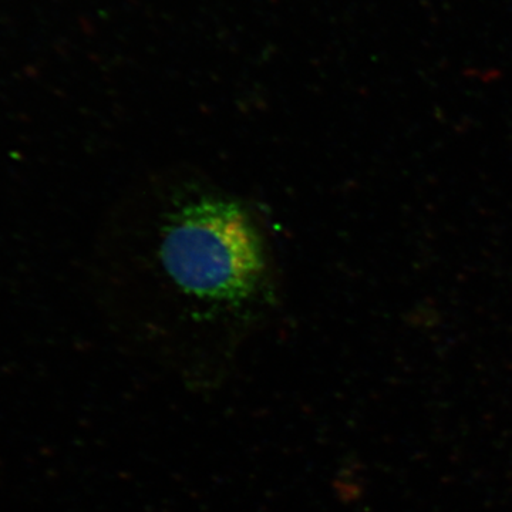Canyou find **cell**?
<instances>
[{
    "label": "cell",
    "mask_w": 512,
    "mask_h": 512,
    "mask_svg": "<svg viewBox=\"0 0 512 512\" xmlns=\"http://www.w3.org/2000/svg\"><path fill=\"white\" fill-rule=\"evenodd\" d=\"M157 251L175 291L212 311L251 308L271 288L262 229L245 205L227 195L202 194L177 205L165 218Z\"/></svg>",
    "instance_id": "6da1fadb"
}]
</instances>
